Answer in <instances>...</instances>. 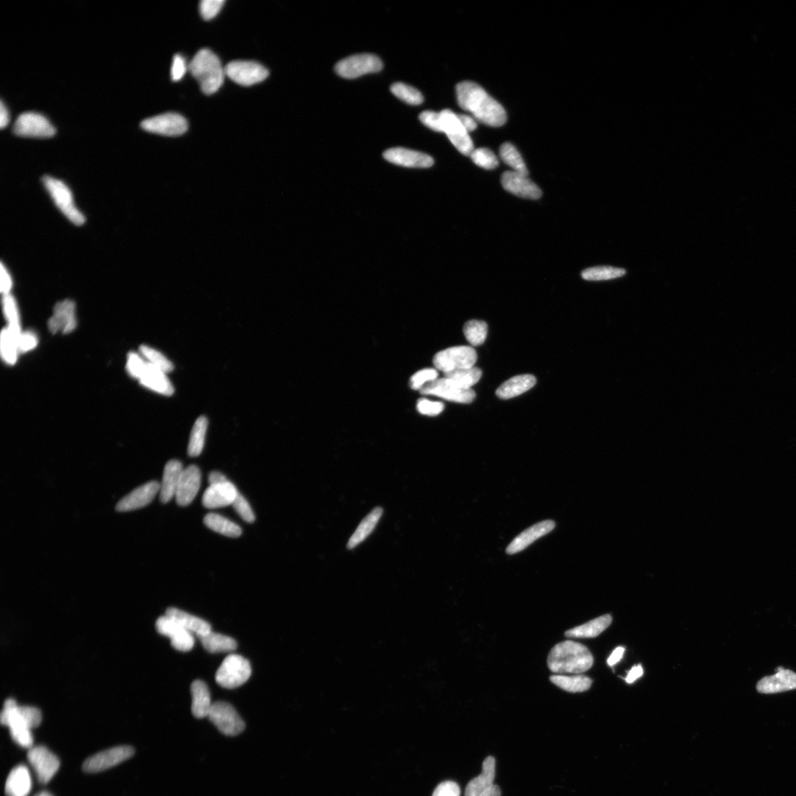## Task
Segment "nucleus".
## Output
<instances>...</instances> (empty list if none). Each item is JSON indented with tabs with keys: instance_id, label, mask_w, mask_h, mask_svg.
<instances>
[{
	"instance_id": "obj_42",
	"label": "nucleus",
	"mask_w": 796,
	"mask_h": 796,
	"mask_svg": "<svg viewBox=\"0 0 796 796\" xmlns=\"http://www.w3.org/2000/svg\"><path fill=\"white\" fill-rule=\"evenodd\" d=\"M786 796H796V791L792 792L791 794H788Z\"/></svg>"
},
{
	"instance_id": "obj_24",
	"label": "nucleus",
	"mask_w": 796,
	"mask_h": 796,
	"mask_svg": "<svg viewBox=\"0 0 796 796\" xmlns=\"http://www.w3.org/2000/svg\"><path fill=\"white\" fill-rule=\"evenodd\" d=\"M27 507L20 502L10 491L2 499V533L5 541L13 547L21 548L25 541L29 527Z\"/></svg>"
},
{
	"instance_id": "obj_11",
	"label": "nucleus",
	"mask_w": 796,
	"mask_h": 796,
	"mask_svg": "<svg viewBox=\"0 0 796 796\" xmlns=\"http://www.w3.org/2000/svg\"><path fill=\"white\" fill-rule=\"evenodd\" d=\"M240 736V726L227 721L202 734L178 752L173 764L177 767H193L212 763L224 757Z\"/></svg>"
},
{
	"instance_id": "obj_22",
	"label": "nucleus",
	"mask_w": 796,
	"mask_h": 796,
	"mask_svg": "<svg viewBox=\"0 0 796 796\" xmlns=\"http://www.w3.org/2000/svg\"><path fill=\"white\" fill-rule=\"evenodd\" d=\"M723 562L721 555L709 550L675 558L668 561V566L679 570L692 582L707 583L709 579L718 573Z\"/></svg>"
},
{
	"instance_id": "obj_4",
	"label": "nucleus",
	"mask_w": 796,
	"mask_h": 796,
	"mask_svg": "<svg viewBox=\"0 0 796 796\" xmlns=\"http://www.w3.org/2000/svg\"><path fill=\"white\" fill-rule=\"evenodd\" d=\"M716 542L714 525L702 519H687L662 525L653 531L649 546L653 554L667 559L709 551Z\"/></svg>"
},
{
	"instance_id": "obj_7",
	"label": "nucleus",
	"mask_w": 796,
	"mask_h": 796,
	"mask_svg": "<svg viewBox=\"0 0 796 796\" xmlns=\"http://www.w3.org/2000/svg\"><path fill=\"white\" fill-rule=\"evenodd\" d=\"M629 589L636 593H651L690 605H706L714 598V590L708 583L692 582L670 566L656 568L640 576Z\"/></svg>"
},
{
	"instance_id": "obj_10",
	"label": "nucleus",
	"mask_w": 796,
	"mask_h": 796,
	"mask_svg": "<svg viewBox=\"0 0 796 796\" xmlns=\"http://www.w3.org/2000/svg\"><path fill=\"white\" fill-rule=\"evenodd\" d=\"M20 197L25 203L50 206H72L83 193L65 172L53 168L31 171L22 183Z\"/></svg>"
},
{
	"instance_id": "obj_3",
	"label": "nucleus",
	"mask_w": 796,
	"mask_h": 796,
	"mask_svg": "<svg viewBox=\"0 0 796 796\" xmlns=\"http://www.w3.org/2000/svg\"><path fill=\"white\" fill-rule=\"evenodd\" d=\"M64 274L86 311L100 328L115 339L127 334L128 327L114 310L109 291L96 274L75 263H67Z\"/></svg>"
},
{
	"instance_id": "obj_25",
	"label": "nucleus",
	"mask_w": 796,
	"mask_h": 796,
	"mask_svg": "<svg viewBox=\"0 0 796 796\" xmlns=\"http://www.w3.org/2000/svg\"><path fill=\"white\" fill-rule=\"evenodd\" d=\"M696 501L702 512L709 519L724 516L731 503V487L721 480L703 481L696 489Z\"/></svg>"
},
{
	"instance_id": "obj_16",
	"label": "nucleus",
	"mask_w": 796,
	"mask_h": 796,
	"mask_svg": "<svg viewBox=\"0 0 796 796\" xmlns=\"http://www.w3.org/2000/svg\"><path fill=\"white\" fill-rule=\"evenodd\" d=\"M275 705L269 691H254L249 696L239 736L240 750L245 755L262 746Z\"/></svg>"
},
{
	"instance_id": "obj_20",
	"label": "nucleus",
	"mask_w": 796,
	"mask_h": 796,
	"mask_svg": "<svg viewBox=\"0 0 796 796\" xmlns=\"http://www.w3.org/2000/svg\"><path fill=\"white\" fill-rule=\"evenodd\" d=\"M311 639L312 630L307 624L299 625L292 635L282 674L285 685L294 686L303 681L307 670Z\"/></svg>"
},
{
	"instance_id": "obj_12",
	"label": "nucleus",
	"mask_w": 796,
	"mask_h": 796,
	"mask_svg": "<svg viewBox=\"0 0 796 796\" xmlns=\"http://www.w3.org/2000/svg\"><path fill=\"white\" fill-rule=\"evenodd\" d=\"M302 721L303 712L296 700L276 703L262 743L264 754L273 760L288 754L299 737Z\"/></svg>"
},
{
	"instance_id": "obj_23",
	"label": "nucleus",
	"mask_w": 796,
	"mask_h": 796,
	"mask_svg": "<svg viewBox=\"0 0 796 796\" xmlns=\"http://www.w3.org/2000/svg\"><path fill=\"white\" fill-rule=\"evenodd\" d=\"M4 459L13 485L11 492L20 502L29 505L33 500L29 465L24 451L16 441L4 444Z\"/></svg>"
},
{
	"instance_id": "obj_41",
	"label": "nucleus",
	"mask_w": 796,
	"mask_h": 796,
	"mask_svg": "<svg viewBox=\"0 0 796 796\" xmlns=\"http://www.w3.org/2000/svg\"><path fill=\"white\" fill-rule=\"evenodd\" d=\"M343 721L340 716L327 707L318 708L314 714L315 728L327 727Z\"/></svg>"
},
{
	"instance_id": "obj_36",
	"label": "nucleus",
	"mask_w": 796,
	"mask_h": 796,
	"mask_svg": "<svg viewBox=\"0 0 796 796\" xmlns=\"http://www.w3.org/2000/svg\"><path fill=\"white\" fill-rule=\"evenodd\" d=\"M27 523L30 528L43 527L52 523L57 515L54 501L47 497L33 499L27 507Z\"/></svg>"
},
{
	"instance_id": "obj_5",
	"label": "nucleus",
	"mask_w": 796,
	"mask_h": 796,
	"mask_svg": "<svg viewBox=\"0 0 796 796\" xmlns=\"http://www.w3.org/2000/svg\"><path fill=\"white\" fill-rule=\"evenodd\" d=\"M659 178L658 198L669 200L692 230L705 234L712 225L710 215L704 200L693 187L689 172L675 164H668L659 169Z\"/></svg>"
},
{
	"instance_id": "obj_35",
	"label": "nucleus",
	"mask_w": 796,
	"mask_h": 796,
	"mask_svg": "<svg viewBox=\"0 0 796 796\" xmlns=\"http://www.w3.org/2000/svg\"><path fill=\"white\" fill-rule=\"evenodd\" d=\"M575 769L576 764L571 760L564 761L544 780L534 796H561Z\"/></svg>"
},
{
	"instance_id": "obj_32",
	"label": "nucleus",
	"mask_w": 796,
	"mask_h": 796,
	"mask_svg": "<svg viewBox=\"0 0 796 796\" xmlns=\"http://www.w3.org/2000/svg\"><path fill=\"white\" fill-rule=\"evenodd\" d=\"M220 543L207 533L206 530L195 528L192 534L190 554L196 565L208 569L212 565Z\"/></svg>"
},
{
	"instance_id": "obj_19",
	"label": "nucleus",
	"mask_w": 796,
	"mask_h": 796,
	"mask_svg": "<svg viewBox=\"0 0 796 796\" xmlns=\"http://www.w3.org/2000/svg\"><path fill=\"white\" fill-rule=\"evenodd\" d=\"M796 584V562H781L754 575L744 585V593L753 600L775 595Z\"/></svg>"
},
{
	"instance_id": "obj_31",
	"label": "nucleus",
	"mask_w": 796,
	"mask_h": 796,
	"mask_svg": "<svg viewBox=\"0 0 796 796\" xmlns=\"http://www.w3.org/2000/svg\"><path fill=\"white\" fill-rule=\"evenodd\" d=\"M349 759L364 780L372 784L382 782L383 774L374 754L360 739L350 753Z\"/></svg>"
},
{
	"instance_id": "obj_18",
	"label": "nucleus",
	"mask_w": 796,
	"mask_h": 796,
	"mask_svg": "<svg viewBox=\"0 0 796 796\" xmlns=\"http://www.w3.org/2000/svg\"><path fill=\"white\" fill-rule=\"evenodd\" d=\"M751 272L754 282L763 289L796 299V270L791 263L763 255L753 261Z\"/></svg>"
},
{
	"instance_id": "obj_8",
	"label": "nucleus",
	"mask_w": 796,
	"mask_h": 796,
	"mask_svg": "<svg viewBox=\"0 0 796 796\" xmlns=\"http://www.w3.org/2000/svg\"><path fill=\"white\" fill-rule=\"evenodd\" d=\"M337 105L340 114L363 128L389 124L403 114L400 102L377 91H350L337 101Z\"/></svg>"
},
{
	"instance_id": "obj_27",
	"label": "nucleus",
	"mask_w": 796,
	"mask_h": 796,
	"mask_svg": "<svg viewBox=\"0 0 796 796\" xmlns=\"http://www.w3.org/2000/svg\"><path fill=\"white\" fill-rule=\"evenodd\" d=\"M212 533L223 545L248 560L258 558L260 547L240 527L219 518L209 521Z\"/></svg>"
},
{
	"instance_id": "obj_38",
	"label": "nucleus",
	"mask_w": 796,
	"mask_h": 796,
	"mask_svg": "<svg viewBox=\"0 0 796 796\" xmlns=\"http://www.w3.org/2000/svg\"><path fill=\"white\" fill-rule=\"evenodd\" d=\"M0 414H2V439L4 443L14 442L19 432L20 423L16 412L4 395L2 396V408H0Z\"/></svg>"
},
{
	"instance_id": "obj_30",
	"label": "nucleus",
	"mask_w": 796,
	"mask_h": 796,
	"mask_svg": "<svg viewBox=\"0 0 796 796\" xmlns=\"http://www.w3.org/2000/svg\"><path fill=\"white\" fill-rule=\"evenodd\" d=\"M657 558L652 554L640 553L625 558L614 570V579L621 585H630L640 576L655 570Z\"/></svg>"
},
{
	"instance_id": "obj_2",
	"label": "nucleus",
	"mask_w": 796,
	"mask_h": 796,
	"mask_svg": "<svg viewBox=\"0 0 796 796\" xmlns=\"http://www.w3.org/2000/svg\"><path fill=\"white\" fill-rule=\"evenodd\" d=\"M287 112L297 121L308 143L325 139L339 113L328 86L314 73L299 76L283 99Z\"/></svg>"
},
{
	"instance_id": "obj_14",
	"label": "nucleus",
	"mask_w": 796,
	"mask_h": 796,
	"mask_svg": "<svg viewBox=\"0 0 796 796\" xmlns=\"http://www.w3.org/2000/svg\"><path fill=\"white\" fill-rule=\"evenodd\" d=\"M575 234L582 242L610 251L641 252L650 247L644 232L605 221L582 224Z\"/></svg>"
},
{
	"instance_id": "obj_9",
	"label": "nucleus",
	"mask_w": 796,
	"mask_h": 796,
	"mask_svg": "<svg viewBox=\"0 0 796 796\" xmlns=\"http://www.w3.org/2000/svg\"><path fill=\"white\" fill-rule=\"evenodd\" d=\"M212 191L225 198L248 204H268L283 193L281 180L272 172L251 169L215 180Z\"/></svg>"
},
{
	"instance_id": "obj_37",
	"label": "nucleus",
	"mask_w": 796,
	"mask_h": 796,
	"mask_svg": "<svg viewBox=\"0 0 796 796\" xmlns=\"http://www.w3.org/2000/svg\"><path fill=\"white\" fill-rule=\"evenodd\" d=\"M281 106V96L277 88L270 81H263L260 86L257 103V115L260 122H268L273 118Z\"/></svg>"
},
{
	"instance_id": "obj_21",
	"label": "nucleus",
	"mask_w": 796,
	"mask_h": 796,
	"mask_svg": "<svg viewBox=\"0 0 796 796\" xmlns=\"http://www.w3.org/2000/svg\"><path fill=\"white\" fill-rule=\"evenodd\" d=\"M753 241L763 248L770 257L791 263L793 255L775 223L765 214L755 215L749 225Z\"/></svg>"
},
{
	"instance_id": "obj_13",
	"label": "nucleus",
	"mask_w": 796,
	"mask_h": 796,
	"mask_svg": "<svg viewBox=\"0 0 796 796\" xmlns=\"http://www.w3.org/2000/svg\"><path fill=\"white\" fill-rule=\"evenodd\" d=\"M115 488L113 456L109 451L99 450L87 454L81 462L80 473L72 481V491L78 500L92 498L102 501Z\"/></svg>"
},
{
	"instance_id": "obj_17",
	"label": "nucleus",
	"mask_w": 796,
	"mask_h": 796,
	"mask_svg": "<svg viewBox=\"0 0 796 796\" xmlns=\"http://www.w3.org/2000/svg\"><path fill=\"white\" fill-rule=\"evenodd\" d=\"M207 570L216 580L245 593L255 594L261 589V582L249 560L221 543Z\"/></svg>"
},
{
	"instance_id": "obj_6",
	"label": "nucleus",
	"mask_w": 796,
	"mask_h": 796,
	"mask_svg": "<svg viewBox=\"0 0 796 796\" xmlns=\"http://www.w3.org/2000/svg\"><path fill=\"white\" fill-rule=\"evenodd\" d=\"M575 94L570 87L560 81L527 83L507 93L503 109L521 118L535 117L545 112L566 109L573 104Z\"/></svg>"
},
{
	"instance_id": "obj_33",
	"label": "nucleus",
	"mask_w": 796,
	"mask_h": 796,
	"mask_svg": "<svg viewBox=\"0 0 796 796\" xmlns=\"http://www.w3.org/2000/svg\"><path fill=\"white\" fill-rule=\"evenodd\" d=\"M667 612L662 603H650L638 598L627 600L625 605V614L632 622L646 625L658 623Z\"/></svg>"
},
{
	"instance_id": "obj_15",
	"label": "nucleus",
	"mask_w": 796,
	"mask_h": 796,
	"mask_svg": "<svg viewBox=\"0 0 796 796\" xmlns=\"http://www.w3.org/2000/svg\"><path fill=\"white\" fill-rule=\"evenodd\" d=\"M359 741L354 730L344 721L315 728L304 746L305 758L312 763H325L349 758Z\"/></svg>"
},
{
	"instance_id": "obj_28",
	"label": "nucleus",
	"mask_w": 796,
	"mask_h": 796,
	"mask_svg": "<svg viewBox=\"0 0 796 796\" xmlns=\"http://www.w3.org/2000/svg\"><path fill=\"white\" fill-rule=\"evenodd\" d=\"M705 235L715 248L729 254H740L748 248L746 235L730 221L712 224Z\"/></svg>"
},
{
	"instance_id": "obj_26",
	"label": "nucleus",
	"mask_w": 796,
	"mask_h": 796,
	"mask_svg": "<svg viewBox=\"0 0 796 796\" xmlns=\"http://www.w3.org/2000/svg\"><path fill=\"white\" fill-rule=\"evenodd\" d=\"M587 138L600 150L615 157L629 158L635 146L625 133L605 124H593L587 129Z\"/></svg>"
},
{
	"instance_id": "obj_1",
	"label": "nucleus",
	"mask_w": 796,
	"mask_h": 796,
	"mask_svg": "<svg viewBox=\"0 0 796 796\" xmlns=\"http://www.w3.org/2000/svg\"><path fill=\"white\" fill-rule=\"evenodd\" d=\"M684 138L690 160L704 168L715 181L739 191H749L759 184L760 172L754 160L716 125L692 123L686 126Z\"/></svg>"
},
{
	"instance_id": "obj_29",
	"label": "nucleus",
	"mask_w": 796,
	"mask_h": 796,
	"mask_svg": "<svg viewBox=\"0 0 796 796\" xmlns=\"http://www.w3.org/2000/svg\"><path fill=\"white\" fill-rule=\"evenodd\" d=\"M306 783L319 796H363L356 786L323 770L311 771L307 775Z\"/></svg>"
},
{
	"instance_id": "obj_39",
	"label": "nucleus",
	"mask_w": 796,
	"mask_h": 796,
	"mask_svg": "<svg viewBox=\"0 0 796 796\" xmlns=\"http://www.w3.org/2000/svg\"><path fill=\"white\" fill-rule=\"evenodd\" d=\"M689 178L693 187L703 200L712 196L716 192L715 180L709 174L689 172Z\"/></svg>"
},
{
	"instance_id": "obj_34",
	"label": "nucleus",
	"mask_w": 796,
	"mask_h": 796,
	"mask_svg": "<svg viewBox=\"0 0 796 796\" xmlns=\"http://www.w3.org/2000/svg\"><path fill=\"white\" fill-rule=\"evenodd\" d=\"M336 0H305L300 4V20L309 31L321 27L331 16Z\"/></svg>"
},
{
	"instance_id": "obj_40",
	"label": "nucleus",
	"mask_w": 796,
	"mask_h": 796,
	"mask_svg": "<svg viewBox=\"0 0 796 796\" xmlns=\"http://www.w3.org/2000/svg\"><path fill=\"white\" fill-rule=\"evenodd\" d=\"M14 183V170L4 151L0 152V191L7 192Z\"/></svg>"
}]
</instances>
